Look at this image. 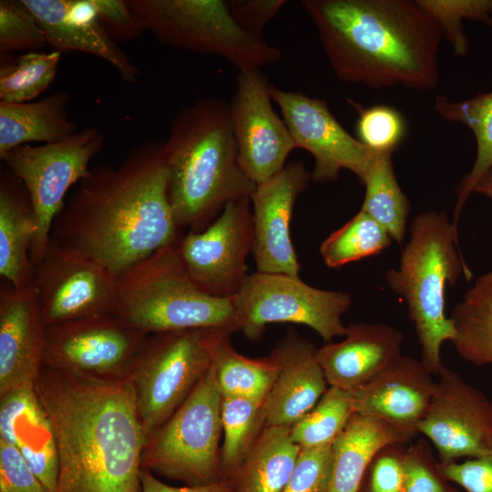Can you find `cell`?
<instances>
[{"label": "cell", "instance_id": "cell-1", "mask_svg": "<svg viewBox=\"0 0 492 492\" xmlns=\"http://www.w3.org/2000/svg\"><path fill=\"white\" fill-rule=\"evenodd\" d=\"M168 181L164 142H144L117 167L90 169L56 216L50 237L118 277L179 242Z\"/></svg>", "mask_w": 492, "mask_h": 492}, {"label": "cell", "instance_id": "cell-2", "mask_svg": "<svg viewBox=\"0 0 492 492\" xmlns=\"http://www.w3.org/2000/svg\"><path fill=\"white\" fill-rule=\"evenodd\" d=\"M45 365L35 390L56 446L55 492H142L147 436L130 374L105 380Z\"/></svg>", "mask_w": 492, "mask_h": 492}, {"label": "cell", "instance_id": "cell-3", "mask_svg": "<svg viewBox=\"0 0 492 492\" xmlns=\"http://www.w3.org/2000/svg\"><path fill=\"white\" fill-rule=\"evenodd\" d=\"M336 77L370 88L426 91L439 82L442 33L410 0H303Z\"/></svg>", "mask_w": 492, "mask_h": 492}, {"label": "cell", "instance_id": "cell-4", "mask_svg": "<svg viewBox=\"0 0 492 492\" xmlns=\"http://www.w3.org/2000/svg\"><path fill=\"white\" fill-rule=\"evenodd\" d=\"M163 142L168 196L180 230L203 231L228 202L255 190L238 164L226 101L207 97L183 108Z\"/></svg>", "mask_w": 492, "mask_h": 492}, {"label": "cell", "instance_id": "cell-5", "mask_svg": "<svg viewBox=\"0 0 492 492\" xmlns=\"http://www.w3.org/2000/svg\"><path fill=\"white\" fill-rule=\"evenodd\" d=\"M398 269L385 273L388 287L406 303L420 344L421 361L434 375L444 365L442 344L455 339L452 319L446 314V292L463 274L472 272L459 250L458 232L446 214L435 210L415 216Z\"/></svg>", "mask_w": 492, "mask_h": 492}, {"label": "cell", "instance_id": "cell-6", "mask_svg": "<svg viewBox=\"0 0 492 492\" xmlns=\"http://www.w3.org/2000/svg\"><path fill=\"white\" fill-rule=\"evenodd\" d=\"M117 281L115 315L146 334L239 330L233 297H215L202 291L188 273L178 243L157 251Z\"/></svg>", "mask_w": 492, "mask_h": 492}, {"label": "cell", "instance_id": "cell-7", "mask_svg": "<svg viewBox=\"0 0 492 492\" xmlns=\"http://www.w3.org/2000/svg\"><path fill=\"white\" fill-rule=\"evenodd\" d=\"M140 27L175 48L218 56L239 70L260 68L281 50L242 30L225 0H126Z\"/></svg>", "mask_w": 492, "mask_h": 492}, {"label": "cell", "instance_id": "cell-8", "mask_svg": "<svg viewBox=\"0 0 492 492\" xmlns=\"http://www.w3.org/2000/svg\"><path fill=\"white\" fill-rule=\"evenodd\" d=\"M221 405L222 395L211 365L185 401L148 438L141 468L190 487L223 479Z\"/></svg>", "mask_w": 492, "mask_h": 492}, {"label": "cell", "instance_id": "cell-9", "mask_svg": "<svg viewBox=\"0 0 492 492\" xmlns=\"http://www.w3.org/2000/svg\"><path fill=\"white\" fill-rule=\"evenodd\" d=\"M212 330L155 333L133 359L132 377L141 424L148 438L185 401L211 366Z\"/></svg>", "mask_w": 492, "mask_h": 492}, {"label": "cell", "instance_id": "cell-10", "mask_svg": "<svg viewBox=\"0 0 492 492\" xmlns=\"http://www.w3.org/2000/svg\"><path fill=\"white\" fill-rule=\"evenodd\" d=\"M103 141L97 128L86 127L56 142L16 147L2 159L26 187L34 208L37 222L30 251L34 266L45 255L68 190L88 174V164Z\"/></svg>", "mask_w": 492, "mask_h": 492}, {"label": "cell", "instance_id": "cell-11", "mask_svg": "<svg viewBox=\"0 0 492 492\" xmlns=\"http://www.w3.org/2000/svg\"><path fill=\"white\" fill-rule=\"evenodd\" d=\"M233 301L239 330L251 341L260 339L269 323H292L332 343L345 335L342 316L352 304L346 292L313 287L299 276L260 272L247 275Z\"/></svg>", "mask_w": 492, "mask_h": 492}, {"label": "cell", "instance_id": "cell-12", "mask_svg": "<svg viewBox=\"0 0 492 492\" xmlns=\"http://www.w3.org/2000/svg\"><path fill=\"white\" fill-rule=\"evenodd\" d=\"M36 305L46 326L98 314H115L117 276L50 237L35 266Z\"/></svg>", "mask_w": 492, "mask_h": 492}, {"label": "cell", "instance_id": "cell-13", "mask_svg": "<svg viewBox=\"0 0 492 492\" xmlns=\"http://www.w3.org/2000/svg\"><path fill=\"white\" fill-rule=\"evenodd\" d=\"M250 197L228 202L220 214L201 231L182 236L178 249L193 282L210 295H236L246 273L252 248Z\"/></svg>", "mask_w": 492, "mask_h": 492}, {"label": "cell", "instance_id": "cell-14", "mask_svg": "<svg viewBox=\"0 0 492 492\" xmlns=\"http://www.w3.org/2000/svg\"><path fill=\"white\" fill-rule=\"evenodd\" d=\"M272 101L271 83L260 68L239 70L236 90L229 104L230 119L238 164L255 184L282 170L296 149Z\"/></svg>", "mask_w": 492, "mask_h": 492}, {"label": "cell", "instance_id": "cell-15", "mask_svg": "<svg viewBox=\"0 0 492 492\" xmlns=\"http://www.w3.org/2000/svg\"><path fill=\"white\" fill-rule=\"evenodd\" d=\"M429 409L418 425L437 452L440 464L492 450V400L460 374L442 366Z\"/></svg>", "mask_w": 492, "mask_h": 492}, {"label": "cell", "instance_id": "cell-16", "mask_svg": "<svg viewBox=\"0 0 492 492\" xmlns=\"http://www.w3.org/2000/svg\"><path fill=\"white\" fill-rule=\"evenodd\" d=\"M271 96L282 113L295 148L314 158L312 179L337 180L348 169L361 181L376 150L348 133L331 112L327 101L301 91L271 85Z\"/></svg>", "mask_w": 492, "mask_h": 492}, {"label": "cell", "instance_id": "cell-17", "mask_svg": "<svg viewBox=\"0 0 492 492\" xmlns=\"http://www.w3.org/2000/svg\"><path fill=\"white\" fill-rule=\"evenodd\" d=\"M146 340L115 314H98L46 327L44 364L88 376L129 367Z\"/></svg>", "mask_w": 492, "mask_h": 492}, {"label": "cell", "instance_id": "cell-18", "mask_svg": "<svg viewBox=\"0 0 492 492\" xmlns=\"http://www.w3.org/2000/svg\"><path fill=\"white\" fill-rule=\"evenodd\" d=\"M312 174L302 161L256 184L252 206V248L257 272L299 276L300 263L291 239V220L296 200Z\"/></svg>", "mask_w": 492, "mask_h": 492}, {"label": "cell", "instance_id": "cell-19", "mask_svg": "<svg viewBox=\"0 0 492 492\" xmlns=\"http://www.w3.org/2000/svg\"><path fill=\"white\" fill-rule=\"evenodd\" d=\"M433 376L421 360L402 354L352 392L354 413L384 422L413 438L436 390Z\"/></svg>", "mask_w": 492, "mask_h": 492}, {"label": "cell", "instance_id": "cell-20", "mask_svg": "<svg viewBox=\"0 0 492 492\" xmlns=\"http://www.w3.org/2000/svg\"><path fill=\"white\" fill-rule=\"evenodd\" d=\"M46 325L33 282L17 290L2 280L0 287V395L35 387L44 364Z\"/></svg>", "mask_w": 492, "mask_h": 492}, {"label": "cell", "instance_id": "cell-21", "mask_svg": "<svg viewBox=\"0 0 492 492\" xmlns=\"http://www.w3.org/2000/svg\"><path fill=\"white\" fill-rule=\"evenodd\" d=\"M56 51L95 56L113 67L128 84L139 71L101 24L93 0H22Z\"/></svg>", "mask_w": 492, "mask_h": 492}, {"label": "cell", "instance_id": "cell-22", "mask_svg": "<svg viewBox=\"0 0 492 492\" xmlns=\"http://www.w3.org/2000/svg\"><path fill=\"white\" fill-rule=\"evenodd\" d=\"M315 346L295 331L272 349L278 372L263 403L265 425L292 427L328 388Z\"/></svg>", "mask_w": 492, "mask_h": 492}, {"label": "cell", "instance_id": "cell-23", "mask_svg": "<svg viewBox=\"0 0 492 492\" xmlns=\"http://www.w3.org/2000/svg\"><path fill=\"white\" fill-rule=\"evenodd\" d=\"M343 337L316 349V359L329 386L354 392L402 355L403 333L388 324L351 323Z\"/></svg>", "mask_w": 492, "mask_h": 492}, {"label": "cell", "instance_id": "cell-24", "mask_svg": "<svg viewBox=\"0 0 492 492\" xmlns=\"http://www.w3.org/2000/svg\"><path fill=\"white\" fill-rule=\"evenodd\" d=\"M0 441L15 446L48 492H55L58 459L51 424L35 387L1 396Z\"/></svg>", "mask_w": 492, "mask_h": 492}, {"label": "cell", "instance_id": "cell-25", "mask_svg": "<svg viewBox=\"0 0 492 492\" xmlns=\"http://www.w3.org/2000/svg\"><path fill=\"white\" fill-rule=\"evenodd\" d=\"M37 222L28 192L10 170L0 177V275L17 290L33 282L30 251Z\"/></svg>", "mask_w": 492, "mask_h": 492}, {"label": "cell", "instance_id": "cell-26", "mask_svg": "<svg viewBox=\"0 0 492 492\" xmlns=\"http://www.w3.org/2000/svg\"><path fill=\"white\" fill-rule=\"evenodd\" d=\"M412 438L378 419L354 413L332 445V473L327 492H358L376 453Z\"/></svg>", "mask_w": 492, "mask_h": 492}, {"label": "cell", "instance_id": "cell-27", "mask_svg": "<svg viewBox=\"0 0 492 492\" xmlns=\"http://www.w3.org/2000/svg\"><path fill=\"white\" fill-rule=\"evenodd\" d=\"M68 101L62 90L34 102L0 101V159L16 147L56 142L79 130L68 116Z\"/></svg>", "mask_w": 492, "mask_h": 492}, {"label": "cell", "instance_id": "cell-28", "mask_svg": "<svg viewBox=\"0 0 492 492\" xmlns=\"http://www.w3.org/2000/svg\"><path fill=\"white\" fill-rule=\"evenodd\" d=\"M300 451L291 437L290 427L265 425L227 479L232 492H282Z\"/></svg>", "mask_w": 492, "mask_h": 492}, {"label": "cell", "instance_id": "cell-29", "mask_svg": "<svg viewBox=\"0 0 492 492\" xmlns=\"http://www.w3.org/2000/svg\"><path fill=\"white\" fill-rule=\"evenodd\" d=\"M231 333L212 330L210 339L211 365L222 397H245L263 404L278 372L270 354L249 358L232 346Z\"/></svg>", "mask_w": 492, "mask_h": 492}, {"label": "cell", "instance_id": "cell-30", "mask_svg": "<svg viewBox=\"0 0 492 492\" xmlns=\"http://www.w3.org/2000/svg\"><path fill=\"white\" fill-rule=\"evenodd\" d=\"M435 109L443 119L466 126L473 132L477 142L473 167L456 190L452 224L458 232L460 214L468 197L492 168V91L478 93L462 101H451L446 96H437Z\"/></svg>", "mask_w": 492, "mask_h": 492}, {"label": "cell", "instance_id": "cell-31", "mask_svg": "<svg viewBox=\"0 0 492 492\" xmlns=\"http://www.w3.org/2000/svg\"><path fill=\"white\" fill-rule=\"evenodd\" d=\"M450 318L457 354L473 365L492 367V271L475 280Z\"/></svg>", "mask_w": 492, "mask_h": 492}, {"label": "cell", "instance_id": "cell-32", "mask_svg": "<svg viewBox=\"0 0 492 492\" xmlns=\"http://www.w3.org/2000/svg\"><path fill=\"white\" fill-rule=\"evenodd\" d=\"M392 150L376 151L361 182L365 194L361 210L380 223L392 240L402 244L410 202L401 190L394 170Z\"/></svg>", "mask_w": 492, "mask_h": 492}, {"label": "cell", "instance_id": "cell-33", "mask_svg": "<svg viewBox=\"0 0 492 492\" xmlns=\"http://www.w3.org/2000/svg\"><path fill=\"white\" fill-rule=\"evenodd\" d=\"M262 405L245 397H222L220 466L223 479L231 477L265 426Z\"/></svg>", "mask_w": 492, "mask_h": 492}, {"label": "cell", "instance_id": "cell-34", "mask_svg": "<svg viewBox=\"0 0 492 492\" xmlns=\"http://www.w3.org/2000/svg\"><path fill=\"white\" fill-rule=\"evenodd\" d=\"M61 52H28L1 56L0 101L24 103L37 97L53 82Z\"/></svg>", "mask_w": 492, "mask_h": 492}, {"label": "cell", "instance_id": "cell-35", "mask_svg": "<svg viewBox=\"0 0 492 492\" xmlns=\"http://www.w3.org/2000/svg\"><path fill=\"white\" fill-rule=\"evenodd\" d=\"M391 242L392 238L388 231L360 210L322 242L320 253L327 267L337 269L379 254L389 247Z\"/></svg>", "mask_w": 492, "mask_h": 492}, {"label": "cell", "instance_id": "cell-36", "mask_svg": "<svg viewBox=\"0 0 492 492\" xmlns=\"http://www.w3.org/2000/svg\"><path fill=\"white\" fill-rule=\"evenodd\" d=\"M354 413L353 393L328 386L317 404L290 427L291 437L301 448L333 444Z\"/></svg>", "mask_w": 492, "mask_h": 492}, {"label": "cell", "instance_id": "cell-37", "mask_svg": "<svg viewBox=\"0 0 492 492\" xmlns=\"http://www.w3.org/2000/svg\"><path fill=\"white\" fill-rule=\"evenodd\" d=\"M416 4L438 25L442 36L449 42L457 56L468 52L464 33V19L492 26V0H415Z\"/></svg>", "mask_w": 492, "mask_h": 492}, {"label": "cell", "instance_id": "cell-38", "mask_svg": "<svg viewBox=\"0 0 492 492\" xmlns=\"http://www.w3.org/2000/svg\"><path fill=\"white\" fill-rule=\"evenodd\" d=\"M47 46L43 29L22 0L0 1V55L39 52Z\"/></svg>", "mask_w": 492, "mask_h": 492}, {"label": "cell", "instance_id": "cell-39", "mask_svg": "<svg viewBox=\"0 0 492 492\" xmlns=\"http://www.w3.org/2000/svg\"><path fill=\"white\" fill-rule=\"evenodd\" d=\"M357 110L356 134L366 147L376 151H394L405 134V123L402 115L394 108L375 105L364 108L348 100Z\"/></svg>", "mask_w": 492, "mask_h": 492}, {"label": "cell", "instance_id": "cell-40", "mask_svg": "<svg viewBox=\"0 0 492 492\" xmlns=\"http://www.w3.org/2000/svg\"><path fill=\"white\" fill-rule=\"evenodd\" d=\"M332 445L301 448L282 492H327L332 473Z\"/></svg>", "mask_w": 492, "mask_h": 492}, {"label": "cell", "instance_id": "cell-41", "mask_svg": "<svg viewBox=\"0 0 492 492\" xmlns=\"http://www.w3.org/2000/svg\"><path fill=\"white\" fill-rule=\"evenodd\" d=\"M404 468L403 492H449L439 477L441 466H436V459L426 440L421 439L407 445Z\"/></svg>", "mask_w": 492, "mask_h": 492}, {"label": "cell", "instance_id": "cell-42", "mask_svg": "<svg viewBox=\"0 0 492 492\" xmlns=\"http://www.w3.org/2000/svg\"><path fill=\"white\" fill-rule=\"evenodd\" d=\"M406 444L386 445L376 453L366 470L370 472L368 492L404 491Z\"/></svg>", "mask_w": 492, "mask_h": 492}, {"label": "cell", "instance_id": "cell-43", "mask_svg": "<svg viewBox=\"0 0 492 492\" xmlns=\"http://www.w3.org/2000/svg\"><path fill=\"white\" fill-rule=\"evenodd\" d=\"M0 492H48L20 451L0 441Z\"/></svg>", "mask_w": 492, "mask_h": 492}, {"label": "cell", "instance_id": "cell-44", "mask_svg": "<svg viewBox=\"0 0 492 492\" xmlns=\"http://www.w3.org/2000/svg\"><path fill=\"white\" fill-rule=\"evenodd\" d=\"M443 475L466 492H492V450L463 462L440 464Z\"/></svg>", "mask_w": 492, "mask_h": 492}, {"label": "cell", "instance_id": "cell-45", "mask_svg": "<svg viewBox=\"0 0 492 492\" xmlns=\"http://www.w3.org/2000/svg\"><path fill=\"white\" fill-rule=\"evenodd\" d=\"M236 24L245 32L262 37L265 26L273 20L287 4L285 0H225Z\"/></svg>", "mask_w": 492, "mask_h": 492}, {"label": "cell", "instance_id": "cell-46", "mask_svg": "<svg viewBox=\"0 0 492 492\" xmlns=\"http://www.w3.org/2000/svg\"><path fill=\"white\" fill-rule=\"evenodd\" d=\"M93 2L101 24L113 38L131 40L144 31L126 0H93Z\"/></svg>", "mask_w": 492, "mask_h": 492}, {"label": "cell", "instance_id": "cell-47", "mask_svg": "<svg viewBox=\"0 0 492 492\" xmlns=\"http://www.w3.org/2000/svg\"><path fill=\"white\" fill-rule=\"evenodd\" d=\"M142 492H232L231 484L227 479L198 487H172L159 481L152 473L141 469Z\"/></svg>", "mask_w": 492, "mask_h": 492}, {"label": "cell", "instance_id": "cell-48", "mask_svg": "<svg viewBox=\"0 0 492 492\" xmlns=\"http://www.w3.org/2000/svg\"><path fill=\"white\" fill-rule=\"evenodd\" d=\"M474 192L480 193L492 200V168L477 184Z\"/></svg>", "mask_w": 492, "mask_h": 492}]
</instances>
